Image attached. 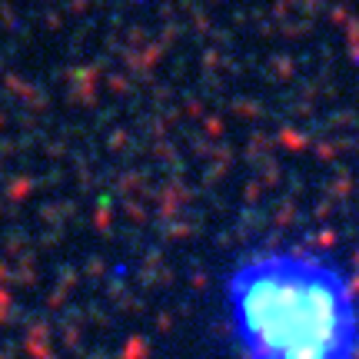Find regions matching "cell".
Here are the masks:
<instances>
[{
    "mask_svg": "<svg viewBox=\"0 0 359 359\" xmlns=\"http://www.w3.org/2000/svg\"><path fill=\"white\" fill-rule=\"evenodd\" d=\"M219 309L240 359H359V276L323 246L246 250L223 273Z\"/></svg>",
    "mask_w": 359,
    "mask_h": 359,
    "instance_id": "1",
    "label": "cell"
}]
</instances>
